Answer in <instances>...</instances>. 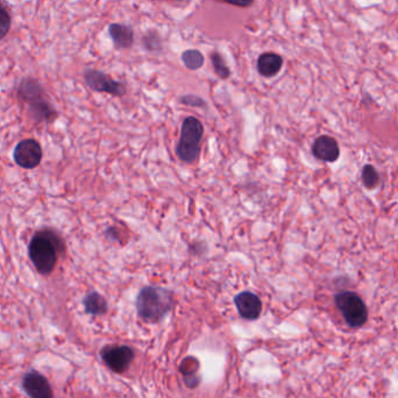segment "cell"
Wrapping results in <instances>:
<instances>
[{"label":"cell","mask_w":398,"mask_h":398,"mask_svg":"<svg viewBox=\"0 0 398 398\" xmlns=\"http://www.w3.org/2000/svg\"><path fill=\"white\" fill-rule=\"evenodd\" d=\"M64 248L62 238L55 230L45 228L34 234L28 246V255L41 275H49L55 269Z\"/></svg>","instance_id":"cell-1"},{"label":"cell","mask_w":398,"mask_h":398,"mask_svg":"<svg viewBox=\"0 0 398 398\" xmlns=\"http://www.w3.org/2000/svg\"><path fill=\"white\" fill-rule=\"evenodd\" d=\"M18 95L26 103L28 113L37 122H53L57 111L48 98L46 90L37 79L25 77L18 86Z\"/></svg>","instance_id":"cell-2"},{"label":"cell","mask_w":398,"mask_h":398,"mask_svg":"<svg viewBox=\"0 0 398 398\" xmlns=\"http://www.w3.org/2000/svg\"><path fill=\"white\" fill-rule=\"evenodd\" d=\"M170 291L160 286H146L136 298V310L142 320L158 322L171 310Z\"/></svg>","instance_id":"cell-3"},{"label":"cell","mask_w":398,"mask_h":398,"mask_svg":"<svg viewBox=\"0 0 398 398\" xmlns=\"http://www.w3.org/2000/svg\"><path fill=\"white\" fill-rule=\"evenodd\" d=\"M204 127L194 117L185 119L182 125L181 139L176 147V153L182 161L190 163L197 160L201 153V142Z\"/></svg>","instance_id":"cell-4"},{"label":"cell","mask_w":398,"mask_h":398,"mask_svg":"<svg viewBox=\"0 0 398 398\" xmlns=\"http://www.w3.org/2000/svg\"><path fill=\"white\" fill-rule=\"evenodd\" d=\"M334 300L344 320L353 329L362 327L368 320V310L358 293L353 291H341L336 295Z\"/></svg>","instance_id":"cell-5"},{"label":"cell","mask_w":398,"mask_h":398,"mask_svg":"<svg viewBox=\"0 0 398 398\" xmlns=\"http://www.w3.org/2000/svg\"><path fill=\"white\" fill-rule=\"evenodd\" d=\"M84 81L86 86L95 93H105L115 97L125 95V86L118 81L111 78L107 74L100 70L86 69L84 71Z\"/></svg>","instance_id":"cell-6"},{"label":"cell","mask_w":398,"mask_h":398,"mask_svg":"<svg viewBox=\"0 0 398 398\" xmlns=\"http://www.w3.org/2000/svg\"><path fill=\"white\" fill-rule=\"evenodd\" d=\"M42 148L37 140L25 139L14 148V162L23 169L37 168L42 160Z\"/></svg>","instance_id":"cell-7"},{"label":"cell","mask_w":398,"mask_h":398,"mask_svg":"<svg viewBox=\"0 0 398 398\" xmlns=\"http://www.w3.org/2000/svg\"><path fill=\"white\" fill-rule=\"evenodd\" d=\"M102 356L112 372L124 373L129 369L134 353L127 346H109L103 351Z\"/></svg>","instance_id":"cell-8"},{"label":"cell","mask_w":398,"mask_h":398,"mask_svg":"<svg viewBox=\"0 0 398 398\" xmlns=\"http://www.w3.org/2000/svg\"><path fill=\"white\" fill-rule=\"evenodd\" d=\"M23 389L30 398H54L49 382L37 372H30L25 375Z\"/></svg>","instance_id":"cell-9"},{"label":"cell","mask_w":398,"mask_h":398,"mask_svg":"<svg viewBox=\"0 0 398 398\" xmlns=\"http://www.w3.org/2000/svg\"><path fill=\"white\" fill-rule=\"evenodd\" d=\"M240 316L247 320H255L260 317L262 311V302L255 293L244 291L234 298Z\"/></svg>","instance_id":"cell-10"},{"label":"cell","mask_w":398,"mask_h":398,"mask_svg":"<svg viewBox=\"0 0 398 398\" xmlns=\"http://www.w3.org/2000/svg\"><path fill=\"white\" fill-rule=\"evenodd\" d=\"M312 153L320 161L336 162L339 158V145L336 139L322 135L313 144Z\"/></svg>","instance_id":"cell-11"},{"label":"cell","mask_w":398,"mask_h":398,"mask_svg":"<svg viewBox=\"0 0 398 398\" xmlns=\"http://www.w3.org/2000/svg\"><path fill=\"white\" fill-rule=\"evenodd\" d=\"M109 34L115 48L129 49L134 42V32L131 27L122 23H111L109 26Z\"/></svg>","instance_id":"cell-12"},{"label":"cell","mask_w":398,"mask_h":398,"mask_svg":"<svg viewBox=\"0 0 398 398\" xmlns=\"http://www.w3.org/2000/svg\"><path fill=\"white\" fill-rule=\"evenodd\" d=\"M283 66V59L276 53L261 54L257 59V71L264 77L276 76Z\"/></svg>","instance_id":"cell-13"},{"label":"cell","mask_w":398,"mask_h":398,"mask_svg":"<svg viewBox=\"0 0 398 398\" xmlns=\"http://www.w3.org/2000/svg\"><path fill=\"white\" fill-rule=\"evenodd\" d=\"M86 311L93 316H102L107 311V303L105 298L99 295L98 293H90L86 295V298L83 300Z\"/></svg>","instance_id":"cell-14"},{"label":"cell","mask_w":398,"mask_h":398,"mask_svg":"<svg viewBox=\"0 0 398 398\" xmlns=\"http://www.w3.org/2000/svg\"><path fill=\"white\" fill-rule=\"evenodd\" d=\"M182 61L185 63V66L190 70H198L204 64V55L197 49L185 50L182 54Z\"/></svg>","instance_id":"cell-15"},{"label":"cell","mask_w":398,"mask_h":398,"mask_svg":"<svg viewBox=\"0 0 398 398\" xmlns=\"http://www.w3.org/2000/svg\"><path fill=\"white\" fill-rule=\"evenodd\" d=\"M12 26V18L6 5L0 0V41L7 37Z\"/></svg>","instance_id":"cell-16"},{"label":"cell","mask_w":398,"mask_h":398,"mask_svg":"<svg viewBox=\"0 0 398 398\" xmlns=\"http://www.w3.org/2000/svg\"><path fill=\"white\" fill-rule=\"evenodd\" d=\"M211 61H212V66H213L214 71L218 76L221 77V79H228L230 77V68H228L221 54L213 52L211 55Z\"/></svg>","instance_id":"cell-17"},{"label":"cell","mask_w":398,"mask_h":398,"mask_svg":"<svg viewBox=\"0 0 398 398\" xmlns=\"http://www.w3.org/2000/svg\"><path fill=\"white\" fill-rule=\"evenodd\" d=\"M362 182L368 189H374L379 185L380 176L373 165H367L362 169Z\"/></svg>","instance_id":"cell-18"},{"label":"cell","mask_w":398,"mask_h":398,"mask_svg":"<svg viewBox=\"0 0 398 398\" xmlns=\"http://www.w3.org/2000/svg\"><path fill=\"white\" fill-rule=\"evenodd\" d=\"M154 32H151V35H146L145 37V47L149 52H155V50L161 49V41H160V37H158V34H155L153 37Z\"/></svg>","instance_id":"cell-19"},{"label":"cell","mask_w":398,"mask_h":398,"mask_svg":"<svg viewBox=\"0 0 398 398\" xmlns=\"http://www.w3.org/2000/svg\"><path fill=\"white\" fill-rule=\"evenodd\" d=\"M181 102L185 104V105L194 106V107H204L206 104H205L203 99L199 98L197 95H185L182 97Z\"/></svg>","instance_id":"cell-20"},{"label":"cell","mask_w":398,"mask_h":398,"mask_svg":"<svg viewBox=\"0 0 398 398\" xmlns=\"http://www.w3.org/2000/svg\"><path fill=\"white\" fill-rule=\"evenodd\" d=\"M219 1L230 4L233 6L241 7V8H247V7L252 6L255 0H219Z\"/></svg>","instance_id":"cell-21"}]
</instances>
